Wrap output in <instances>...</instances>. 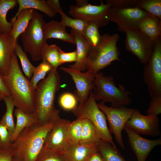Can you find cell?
<instances>
[{
    "mask_svg": "<svg viewBox=\"0 0 161 161\" xmlns=\"http://www.w3.org/2000/svg\"><path fill=\"white\" fill-rule=\"evenodd\" d=\"M61 86L60 77L57 70H52L38 84L33 113L35 125L55 122L60 117V111L55 107V100Z\"/></svg>",
    "mask_w": 161,
    "mask_h": 161,
    "instance_id": "cell-1",
    "label": "cell"
},
{
    "mask_svg": "<svg viewBox=\"0 0 161 161\" xmlns=\"http://www.w3.org/2000/svg\"><path fill=\"white\" fill-rule=\"evenodd\" d=\"M2 76L11 92L15 106L26 113L33 114L35 89L23 74L15 52L12 55L7 75Z\"/></svg>",
    "mask_w": 161,
    "mask_h": 161,
    "instance_id": "cell-2",
    "label": "cell"
},
{
    "mask_svg": "<svg viewBox=\"0 0 161 161\" xmlns=\"http://www.w3.org/2000/svg\"><path fill=\"white\" fill-rule=\"evenodd\" d=\"M54 123L40 126L34 125L24 129L12 143L14 157L23 161H36Z\"/></svg>",
    "mask_w": 161,
    "mask_h": 161,
    "instance_id": "cell-3",
    "label": "cell"
},
{
    "mask_svg": "<svg viewBox=\"0 0 161 161\" xmlns=\"http://www.w3.org/2000/svg\"><path fill=\"white\" fill-rule=\"evenodd\" d=\"M119 38L117 33L102 35L100 43L90 47L86 63V70L95 75L113 61H121L119 58L120 52L117 46Z\"/></svg>",
    "mask_w": 161,
    "mask_h": 161,
    "instance_id": "cell-4",
    "label": "cell"
},
{
    "mask_svg": "<svg viewBox=\"0 0 161 161\" xmlns=\"http://www.w3.org/2000/svg\"><path fill=\"white\" fill-rule=\"evenodd\" d=\"M94 83L92 92L96 101L110 103L114 107L128 106L132 103L131 93L121 84L117 87L112 76H104L103 72H99L95 75Z\"/></svg>",
    "mask_w": 161,
    "mask_h": 161,
    "instance_id": "cell-5",
    "label": "cell"
},
{
    "mask_svg": "<svg viewBox=\"0 0 161 161\" xmlns=\"http://www.w3.org/2000/svg\"><path fill=\"white\" fill-rule=\"evenodd\" d=\"M45 23L43 15L34 10L32 19L20 35L24 51L34 61L43 60L44 52L48 45L43 33Z\"/></svg>",
    "mask_w": 161,
    "mask_h": 161,
    "instance_id": "cell-6",
    "label": "cell"
},
{
    "mask_svg": "<svg viewBox=\"0 0 161 161\" xmlns=\"http://www.w3.org/2000/svg\"><path fill=\"white\" fill-rule=\"evenodd\" d=\"M72 111L77 118L89 120L95 126L101 139L109 142L117 148L108 127L106 116L98 107L92 91L90 92L87 100L83 103L79 104Z\"/></svg>",
    "mask_w": 161,
    "mask_h": 161,
    "instance_id": "cell-7",
    "label": "cell"
},
{
    "mask_svg": "<svg viewBox=\"0 0 161 161\" xmlns=\"http://www.w3.org/2000/svg\"><path fill=\"white\" fill-rule=\"evenodd\" d=\"M143 78L151 97L161 96V38L155 42L152 55L145 65Z\"/></svg>",
    "mask_w": 161,
    "mask_h": 161,
    "instance_id": "cell-8",
    "label": "cell"
},
{
    "mask_svg": "<svg viewBox=\"0 0 161 161\" xmlns=\"http://www.w3.org/2000/svg\"><path fill=\"white\" fill-rule=\"evenodd\" d=\"M149 15L137 7H111L107 16L108 20L117 25L119 31L125 32L128 30H138L140 22Z\"/></svg>",
    "mask_w": 161,
    "mask_h": 161,
    "instance_id": "cell-9",
    "label": "cell"
},
{
    "mask_svg": "<svg viewBox=\"0 0 161 161\" xmlns=\"http://www.w3.org/2000/svg\"><path fill=\"white\" fill-rule=\"evenodd\" d=\"M77 4L70 5L69 14L74 18L82 19L86 21H94L98 23L101 27L107 25L109 21L107 16L111 7L109 4H104L100 0L99 5H92L87 0H76Z\"/></svg>",
    "mask_w": 161,
    "mask_h": 161,
    "instance_id": "cell-10",
    "label": "cell"
},
{
    "mask_svg": "<svg viewBox=\"0 0 161 161\" xmlns=\"http://www.w3.org/2000/svg\"><path fill=\"white\" fill-rule=\"evenodd\" d=\"M101 101L97 103L100 109L106 116L108 121L109 130L114 135L116 141L123 149H125L122 136V131L127 122L131 118L134 109L126 106L114 107H109Z\"/></svg>",
    "mask_w": 161,
    "mask_h": 161,
    "instance_id": "cell-11",
    "label": "cell"
},
{
    "mask_svg": "<svg viewBox=\"0 0 161 161\" xmlns=\"http://www.w3.org/2000/svg\"><path fill=\"white\" fill-rule=\"evenodd\" d=\"M125 33L126 49L145 65L149 61L155 43L138 30H128Z\"/></svg>",
    "mask_w": 161,
    "mask_h": 161,
    "instance_id": "cell-12",
    "label": "cell"
},
{
    "mask_svg": "<svg viewBox=\"0 0 161 161\" xmlns=\"http://www.w3.org/2000/svg\"><path fill=\"white\" fill-rule=\"evenodd\" d=\"M126 125L139 134L153 137L160 135V121L158 115H142L139 110L134 109Z\"/></svg>",
    "mask_w": 161,
    "mask_h": 161,
    "instance_id": "cell-13",
    "label": "cell"
},
{
    "mask_svg": "<svg viewBox=\"0 0 161 161\" xmlns=\"http://www.w3.org/2000/svg\"><path fill=\"white\" fill-rule=\"evenodd\" d=\"M60 69L71 77L76 88L74 95L79 104L83 103L95 88V75L88 71L83 72L69 67H62Z\"/></svg>",
    "mask_w": 161,
    "mask_h": 161,
    "instance_id": "cell-14",
    "label": "cell"
},
{
    "mask_svg": "<svg viewBox=\"0 0 161 161\" xmlns=\"http://www.w3.org/2000/svg\"><path fill=\"white\" fill-rule=\"evenodd\" d=\"M123 129L127 134L129 145L137 161H145L152 150L161 144L160 138L155 140L145 138L126 125Z\"/></svg>",
    "mask_w": 161,
    "mask_h": 161,
    "instance_id": "cell-15",
    "label": "cell"
},
{
    "mask_svg": "<svg viewBox=\"0 0 161 161\" xmlns=\"http://www.w3.org/2000/svg\"><path fill=\"white\" fill-rule=\"evenodd\" d=\"M70 122L68 120L61 117L56 120L47 136L44 145L57 150L64 152L67 143V128Z\"/></svg>",
    "mask_w": 161,
    "mask_h": 161,
    "instance_id": "cell-16",
    "label": "cell"
},
{
    "mask_svg": "<svg viewBox=\"0 0 161 161\" xmlns=\"http://www.w3.org/2000/svg\"><path fill=\"white\" fill-rule=\"evenodd\" d=\"M14 39L10 33L0 36V74L7 75L9 72L12 55L15 52Z\"/></svg>",
    "mask_w": 161,
    "mask_h": 161,
    "instance_id": "cell-17",
    "label": "cell"
},
{
    "mask_svg": "<svg viewBox=\"0 0 161 161\" xmlns=\"http://www.w3.org/2000/svg\"><path fill=\"white\" fill-rule=\"evenodd\" d=\"M98 143L90 145L67 143L64 151L66 161H87L93 153L97 151Z\"/></svg>",
    "mask_w": 161,
    "mask_h": 161,
    "instance_id": "cell-18",
    "label": "cell"
},
{
    "mask_svg": "<svg viewBox=\"0 0 161 161\" xmlns=\"http://www.w3.org/2000/svg\"><path fill=\"white\" fill-rule=\"evenodd\" d=\"M70 34L75 40L77 56L75 63L69 67L84 72L86 70V63L91 47L81 34L71 29Z\"/></svg>",
    "mask_w": 161,
    "mask_h": 161,
    "instance_id": "cell-19",
    "label": "cell"
},
{
    "mask_svg": "<svg viewBox=\"0 0 161 161\" xmlns=\"http://www.w3.org/2000/svg\"><path fill=\"white\" fill-rule=\"evenodd\" d=\"M65 27L60 22L55 20L46 22L43 27L45 39L47 40L49 38H56L75 44L74 38L70 34L67 32Z\"/></svg>",
    "mask_w": 161,
    "mask_h": 161,
    "instance_id": "cell-20",
    "label": "cell"
},
{
    "mask_svg": "<svg viewBox=\"0 0 161 161\" xmlns=\"http://www.w3.org/2000/svg\"><path fill=\"white\" fill-rule=\"evenodd\" d=\"M138 29L154 43L161 38V20L155 17L149 15L144 18Z\"/></svg>",
    "mask_w": 161,
    "mask_h": 161,
    "instance_id": "cell-21",
    "label": "cell"
},
{
    "mask_svg": "<svg viewBox=\"0 0 161 161\" xmlns=\"http://www.w3.org/2000/svg\"><path fill=\"white\" fill-rule=\"evenodd\" d=\"M34 10L31 9L23 10L16 17L11 19L10 22L13 26L10 34L13 37L15 44L19 36L28 26L32 18Z\"/></svg>",
    "mask_w": 161,
    "mask_h": 161,
    "instance_id": "cell-22",
    "label": "cell"
},
{
    "mask_svg": "<svg viewBox=\"0 0 161 161\" xmlns=\"http://www.w3.org/2000/svg\"><path fill=\"white\" fill-rule=\"evenodd\" d=\"M14 114L16 118V123L12 135L13 143L24 129L35 125L33 114H27L21 109L16 108L15 110Z\"/></svg>",
    "mask_w": 161,
    "mask_h": 161,
    "instance_id": "cell-23",
    "label": "cell"
},
{
    "mask_svg": "<svg viewBox=\"0 0 161 161\" xmlns=\"http://www.w3.org/2000/svg\"><path fill=\"white\" fill-rule=\"evenodd\" d=\"M101 139L95 126L89 119H82V132L80 144L90 145L98 143Z\"/></svg>",
    "mask_w": 161,
    "mask_h": 161,
    "instance_id": "cell-24",
    "label": "cell"
},
{
    "mask_svg": "<svg viewBox=\"0 0 161 161\" xmlns=\"http://www.w3.org/2000/svg\"><path fill=\"white\" fill-rule=\"evenodd\" d=\"M97 152L103 161H126L117 148L102 139L98 143Z\"/></svg>",
    "mask_w": 161,
    "mask_h": 161,
    "instance_id": "cell-25",
    "label": "cell"
},
{
    "mask_svg": "<svg viewBox=\"0 0 161 161\" xmlns=\"http://www.w3.org/2000/svg\"><path fill=\"white\" fill-rule=\"evenodd\" d=\"M19 5L18 11L15 18L23 10L27 9H33L40 11L50 18L54 17L55 14L51 10L47 1L44 0H17Z\"/></svg>",
    "mask_w": 161,
    "mask_h": 161,
    "instance_id": "cell-26",
    "label": "cell"
},
{
    "mask_svg": "<svg viewBox=\"0 0 161 161\" xmlns=\"http://www.w3.org/2000/svg\"><path fill=\"white\" fill-rule=\"evenodd\" d=\"M17 0H0V32L1 34L10 33L12 28L11 22L7 19L8 11L16 6Z\"/></svg>",
    "mask_w": 161,
    "mask_h": 161,
    "instance_id": "cell-27",
    "label": "cell"
},
{
    "mask_svg": "<svg viewBox=\"0 0 161 161\" xmlns=\"http://www.w3.org/2000/svg\"><path fill=\"white\" fill-rule=\"evenodd\" d=\"M99 24L95 21H87L82 35L91 47H94L100 42L102 38L98 29Z\"/></svg>",
    "mask_w": 161,
    "mask_h": 161,
    "instance_id": "cell-28",
    "label": "cell"
},
{
    "mask_svg": "<svg viewBox=\"0 0 161 161\" xmlns=\"http://www.w3.org/2000/svg\"><path fill=\"white\" fill-rule=\"evenodd\" d=\"M82 128V119L77 118L69 124L67 129V143L75 144L80 143Z\"/></svg>",
    "mask_w": 161,
    "mask_h": 161,
    "instance_id": "cell-29",
    "label": "cell"
},
{
    "mask_svg": "<svg viewBox=\"0 0 161 161\" xmlns=\"http://www.w3.org/2000/svg\"><path fill=\"white\" fill-rule=\"evenodd\" d=\"M3 100L6 106V111L0 121V123L7 128L12 135L15 127L13 116V110L15 106L12 97H5Z\"/></svg>",
    "mask_w": 161,
    "mask_h": 161,
    "instance_id": "cell-30",
    "label": "cell"
},
{
    "mask_svg": "<svg viewBox=\"0 0 161 161\" xmlns=\"http://www.w3.org/2000/svg\"><path fill=\"white\" fill-rule=\"evenodd\" d=\"M36 161H66L64 152L61 151L44 144Z\"/></svg>",
    "mask_w": 161,
    "mask_h": 161,
    "instance_id": "cell-31",
    "label": "cell"
},
{
    "mask_svg": "<svg viewBox=\"0 0 161 161\" xmlns=\"http://www.w3.org/2000/svg\"><path fill=\"white\" fill-rule=\"evenodd\" d=\"M135 7L161 20V0H138Z\"/></svg>",
    "mask_w": 161,
    "mask_h": 161,
    "instance_id": "cell-32",
    "label": "cell"
},
{
    "mask_svg": "<svg viewBox=\"0 0 161 161\" xmlns=\"http://www.w3.org/2000/svg\"><path fill=\"white\" fill-rule=\"evenodd\" d=\"M15 52L19 58L21 62L22 70L28 79L32 78L35 68L29 60L26 52L24 51L21 46L18 43H16Z\"/></svg>",
    "mask_w": 161,
    "mask_h": 161,
    "instance_id": "cell-33",
    "label": "cell"
},
{
    "mask_svg": "<svg viewBox=\"0 0 161 161\" xmlns=\"http://www.w3.org/2000/svg\"><path fill=\"white\" fill-rule=\"evenodd\" d=\"M60 48L56 44L48 45L44 53L43 59L51 66L52 69L56 70L62 64L60 62L58 50Z\"/></svg>",
    "mask_w": 161,
    "mask_h": 161,
    "instance_id": "cell-34",
    "label": "cell"
},
{
    "mask_svg": "<svg viewBox=\"0 0 161 161\" xmlns=\"http://www.w3.org/2000/svg\"><path fill=\"white\" fill-rule=\"evenodd\" d=\"M59 14L61 16V20L60 23L64 27H68L78 32L83 33L87 22L81 19L71 18L63 12Z\"/></svg>",
    "mask_w": 161,
    "mask_h": 161,
    "instance_id": "cell-35",
    "label": "cell"
},
{
    "mask_svg": "<svg viewBox=\"0 0 161 161\" xmlns=\"http://www.w3.org/2000/svg\"><path fill=\"white\" fill-rule=\"evenodd\" d=\"M42 62L34 69L33 75L30 82L33 87L36 89L39 82L43 80L47 73L52 69L49 64L45 60Z\"/></svg>",
    "mask_w": 161,
    "mask_h": 161,
    "instance_id": "cell-36",
    "label": "cell"
},
{
    "mask_svg": "<svg viewBox=\"0 0 161 161\" xmlns=\"http://www.w3.org/2000/svg\"><path fill=\"white\" fill-rule=\"evenodd\" d=\"M77 100L72 94L66 92L62 94L59 99L61 107L66 111H72L77 106Z\"/></svg>",
    "mask_w": 161,
    "mask_h": 161,
    "instance_id": "cell-37",
    "label": "cell"
},
{
    "mask_svg": "<svg viewBox=\"0 0 161 161\" xmlns=\"http://www.w3.org/2000/svg\"><path fill=\"white\" fill-rule=\"evenodd\" d=\"M12 135L7 128L0 123V144L2 148H6L12 144Z\"/></svg>",
    "mask_w": 161,
    "mask_h": 161,
    "instance_id": "cell-38",
    "label": "cell"
},
{
    "mask_svg": "<svg viewBox=\"0 0 161 161\" xmlns=\"http://www.w3.org/2000/svg\"><path fill=\"white\" fill-rule=\"evenodd\" d=\"M146 112L147 115H158L161 113V96L151 97L149 107Z\"/></svg>",
    "mask_w": 161,
    "mask_h": 161,
    "instance_id": "cell-39",
    "label": "cell"
},
{
    "mask_svg": "<svg viewBox=\"0 0 161 161\" xmlns=\"http://www.w3.org/2000/svg\"><path fill=\"white\" fill-rule=\"evenodd\" d=\"M138 0H106V3L111 7H135Z\"/></svg>",
    "mask_w": 161,
    "mask_h": 161,
    "instance_id": "cell-40",
    "label": "cell"
},
{
    "mask_svg": "<svg viewBox=\"0 0 161 161\" xmlns=\"http://www.w3.org/2000/svg\"><path fill=\"white\" fill-rule=\"evenodd\" d=\"M59 59L62 64L66 62H75L77 60L76 51L65 52L62 50L61 48L58 50Z\"/></svg>",
    "mask_w": 161,
    "mask_h": 161,
    "instance_id": "cell-41",
    "label": "cell"
},
{
    "mask_svg": "<svg viewBox=\"0 0 161 161\" xmlns=\"http://www.w3.org/2000/svg\"><path fill=\"white\" fill-rule=\"evenodd\" d=\"M14 154L12 144L8 147L0 148V161H13Z\"/></svg>",
    "mask_w": 161,
    "mask_h": 161,
    "instance_id": "cell-42",
    "label": "cell"
},
{
    "mask_svg": "<svg viewBox=\"0 0 161 161\" xmlns=\"http://www.w3.org/2000/svg\"><path fill=\"white\" fill-rule=\"evenodd\" d=\"M0 97L3 100L5 97H12L11 92L5 84L0 74Z\"/></svg>",
    "mask_w": 161,
    "mask_h": 161,
    "instance_id": "cell-43",
    "label": "cell"
},
{
    "mask_svg": "<svg viewBox=\"0 0 161 161\" xmlns=\"http://www.w3.org/2000/svg\"><path fill=\"white\" fill-rule=\"evenodd\" d=\"M47 3L51 10L55 15L63 11L60 5L59 0H48Z\"/></svg>",
    "mask_w": 161,
    "mask_h": 161,
    "instance_id": "cell-44",
    "label": "cell"
},
{
    "mask_svg": "<svg viewBox=\"0 0 161 161\" xmlns=\"http://www.w3.org/2000/svg\"><path fill=\"white\" fill-rule=\"evenodd\" d=\"M87 161H103L101 156L97 152L93 153L88 159Z\"/></svg>",
    "mask_w": 161,
    "mask_h": 161,
    "instance_id": "cell-45",
    "label": "cell"
},
{
    "mask_svg": "<svg viewBox=\"0 0 161 161\" xmlns=\"http://www.w3.org/2000/svg\"><path fill=\"white\" fill-rule=\"evenodd\" d=\"M13 161H23L21 159L13 157Z\"/></svg>",
    "mask_w": 161,
    "mask_h": 161,
    "instance_id": "cell-46",
    "label": "cell"
},
{
    "mask_svg": "<svg viewBox=\"0 0 161 161\" xmlns=\"http://www.w3.org/2000/svg\"><path fill=\"white\" fill-rule=\"evenodd\" d=\"M2 100V99L0 97V100Z\"/></svg>",
    "mask_w": 161,
    "mask_h": 161,
    "instance_id": "cell-47",
    "label": "cell"
},
{
    "mask_svg": "<svg viewBox=\"0 0 161 161\" xmlns=\"http://www.w3.org/2000/svg\"><path fill=\"white\" fill-rule=\"evenodd\" d=\"M1 144H0V148H1Z\"/></svg>",
    "mask_w": 161,
    "mask_h": 161,
    "instance_id": "cell-48",
    "label": "cell"
},
{
    "mask_svg": "<svg viewBox=\"0 0 161 161\" xmlns=\"http://www.w3.org/2000/svg\"><path fill=\"white\" fill-rule=\"evenodd\" d=\"M1 33L0 32V35H1Z\"/></svg>",
    "mask_w": 161,
    "mask_h": 161,
    "instance_id": "cell-49",
    "label": "cell"
}]
</instances>
